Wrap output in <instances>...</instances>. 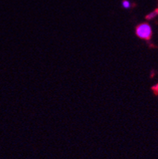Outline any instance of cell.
<instances>
[{"label":"cell","instance_id":"cell-1","mask_svg":"<svg viewBox=\"0 0 158 159\" xmlns=\"http://www.w3.org/2000/svg\"><path fill=\"white\" fill-rule=\"evenodd\" d=\"M136 35L141 39H151L152 36V28L146 22L140 24L136 28Z\"/></svg>","mask_w":158,"mask_h":159},{"label":"cell","instance_id":"cell-3","mask_svg":"<svg viewBox=\"0 0 158 159\" xmlns=\"http://www.w3.org/2000/svg\"><path fill=\"white\" fill-rule=\"evenodd\" d=\"M121 5L122 6H123V8H125V9H130V8L131 7V3H130L128 0H123V1H122Z\"/></svg>","mask_w":158,"mask_h":159},{"label":"cell","instance_id":"cell-2","mask_svg":"<svg viewBox=\"0 0 158 159\" xmlns=\"http://www.w3.org/2000/svg\"><path fill=\"white\" fill-rule=\"evenodd\" d=\"M158 16V9H155L153 12H151V13H149L147 16H146L147 20H152V19H155L156 17Z\"/></svg>","mask_w":158,"mask_h":159}]
</instances>
